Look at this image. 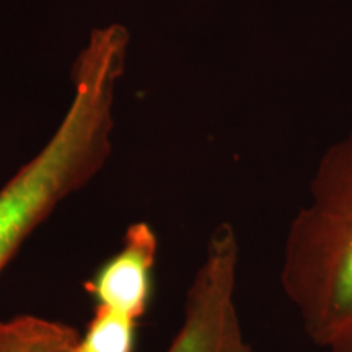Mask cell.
Returning <instances> with one entry per match:
<instances>
[{
	"label": "cell",
	"instance_id": "obj_1",
	"mask_svg": "<svg viewBox=\"0 0 352 352\" xmlns=\"http://www.w3.org/2000/svg\"><path fill=\"white\" fill-rule=\"evenodd\" d=\"M129 44L121 23L91 30L72 65V98L59 126L0 188V274L57 206L85 188L108 162Z\"/></svg>",
	"mask_w": 352,
	"mask_h": 352
},
{
	"label": "cell",
	"instance_id": "obj_2",
	"mask_svg": "<svg viewBox=\"0 0 352 352\" xmlns=\"http://www.w3.org/2000/svg\"><path fill=\"white\" fill-rule=\"evenodd\" d=\"M280 287L311 342L352 352V131L320 158L290 222Z\"/></svg>",
	"mask_w": 352,
	"mask_h": 352
},
{
	"label": "cell",
	"instance_id": "obj_3",
	"mask_svg": "<svg viewBox=\"0 0 352 352\" xmlns=\"http://www.w3.org/2000/svg\"><path fill=\"white\" fill-rule=\"evenodd\" d=\"M240 246L228 223L210 233L189 285L183 321L165 352H250L236 307Z\"/></svg>",
	"mask_w": 352,
	"mask_h": 352
},
{
	"label": "cell",
	"instance_id": "obj_4",
	"mask_svg": "<svg viewBox=\"0 0 352 352\" xmlns=\"http://www.w3.org/2000/svg\"><path fill=\"white\" fill-rule=\"evenodd\" d=\"M157 253L158 240L151 226L139 222L127 228L120 252L85 284L95 307L135 321L142 318L151 302Z\"/></svg>",
	"mask_w": 352,
	"mask_h": 352
},
{
	"label": "cell",
	"instance_id": "obj_5",
	"mask_svg": "<svg viewBox=\"0 0 352 352\" xmlns=\"http://www.w3.org/2000/svg\"><path fill=\"white\" fill-rule=\"evenodd\" d=\"M78 338L69 324L41 316L0 321V352H77Z\"/></svg>",
	"mask_w": 352,
	"mask_h": 352
},
{
	"label": "cell",
	"instance_id": "obj_6",
	"mask_svg": "<svg viewBox=\"0 0 352 352\" xmlns=\"http://www.w3.org/2000/svg\"><path fill=\"white\" fill-rule=\"evenodd\" d=\"M138 323L126 315L96 308L78 338L77 352H134Z\"/></svg>",
	"mask_w": 352,
	"mask_h": 352
},
{
	"label": "cell",
	"instance_id": "obj_7",
	"mask_svg": "<svg viewBox=\"0 0 352 352\" xmlns=\"http://www.w3.org/2000/svg\"><path fill=\"white\" fill-rule=\"evenodd\" d=\"M250 352H252V351H250Z\"/></svg>",
	"mask_w": 352,
	"mask_h": 352
}]
</instances>
